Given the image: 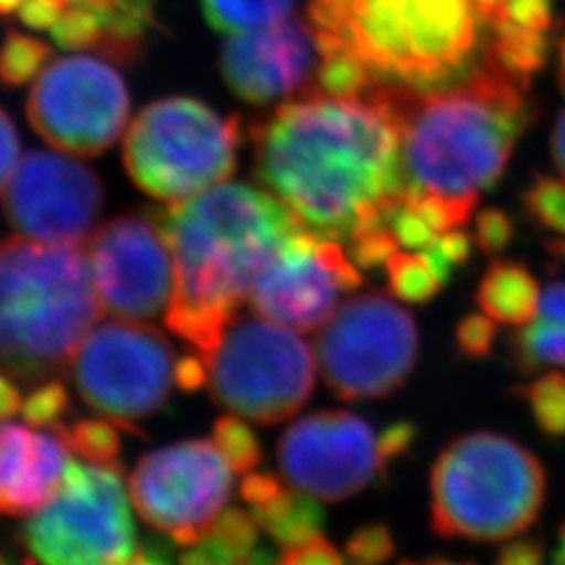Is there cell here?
I'll use <instances>...</instances> for the list:
<instances>
[{
	"mask_svg": "<svg viewBox=\"0 0 565 565\" xmlns=\"http://www.w3.org/2000/svg\"><path fill=\"white\" fill-rule=\"evenodd\" d=\"M254 172L306 231L352 242L390 226L404 202L401 132L371 95L317 90L281 103L254 124Z\"/></svg>",
	"mask_w": 565,
	"mask_h": 565,
	"instance_id": "1",
	"label": "cell"
},
{
	"mask_svg": "<svg viewBox=\"0 0 565 565\" xmlns=\"http://www.w3.org/2000/svg\"><path fill=\"white\" fill-rule=\"evenodd\" d=\"M527 90L486 57L436 88L375 82L366 95L384 105L401 132L404 198H440L473 212L534 121Z\"/></svg>",
	"mask_w": 565,
	"mask_h": 565,
	"instance_id": "2",
	"label": "cell"
},
{
	"mask_svg": "<svg viewBox=\"0 0 565 565\" xmlns=\"http://www.w3.org/2000/svg\"><path fill=\"white\" fill-rule=\"evenodd\" d=\"M174 256L168 327L205 359L289 235L303 228L266 189L221 182L153 212Z\"/></svg>",
	"mask_w": 565,
	"mask_h": 565,
	"instance_id": "3",
	"label": "cell"
},
{
	"mask_svg": "<svg viewBox=\"0 0 565 565\" xmlns=\"http://www.w3.org/2000/svg\"><path fill=\"white\" fill-rule=\"evenodd\" d=\"M102 312L81 245L0 243V373L32 390L60 380Z\"/></svg>",
	"mask_w": 565,
	"mask_h": 565,
	"instance_id": "4",
	"label": "cell"
},
{
	"mask_svg": "<svg viewBox=\"0 0 565 565\" xmlns=\"http://www.w3.org/2000/svg\"><path fill=\"white\" fill-rule=\"evenodd\" d=\"M431 530L443 539L499 543L524 534L545 503L541 461L492 431L452 440L431 478Z\"/></svg>",
	"mask_w": 565,
	"mask_h": 565,
	"instance_id": "5",
	"label": "cell"
},
{
	"mask_svg": "<svg viewBox=\"0 0 565 565\" xmlns=\"http://www.w3.org/2000/svg\"><path fill=\"white\" fill-rule=\"evenodd\" d=\"M342 39L382 81L436 88L476 65L478 18L471 0H354Z\"/></svg>",
	"mask_w": 565,
	"mask_h": 565,
	"instance_id": "6",
	"label": "cell"
},
{
	"mask_svg": "<svg viewBox=\"0 0 565 565\" xmlns=\"http://www.w3.org/2000/svg\"><path fill=\"white\" fill-rule=\"evenodd\" d=\"M242 120L223 118L191 97L147 105L124 141V163L135 184L162 202H182L228 181L237 166Z\"/></svg>",
	"mask_w": 565,
	"mask_h": 565,
	"instance_id": "7",
	"label": "cell"
},
{
	"mask_svg": "<svg viewBox=\"0 0 565 565\" xmlns=\"http://www.w3.org/2000/svg\"><path fill=\"white\" fill-rule=\"evenodd\" d=\"M202 361L214 401L254 424L289 419L315 390V350L263 315H235Z\"/></svg>",
	"mask_w": 565,
	"mask_h": 565,
	"instance_id": "8",
	"label": "cell"
},
{
	"mask_svg": "<svg viewBox=\"0 0 565 565\" xmlns=\"http://www.w3.org/2000/svg\"><path fill=\"white\" fill-rule=\"evenodd\" d=\"M21 541L42 564H141L120 465L72 459L55 497L23 525Z\"/></svg>",
	"mask_w": 565,
	"mask_h": 565,
	"instance_id": "9",
	"label": "cell"
},
{
	"mask_svg": "<svg viewBox=\"0 0 565 565\" xmlns=\"http://www.w3.org/2000/svg\"><path fill=\"white\" fill-rule=\"evenodd\" d=\"M315 356L324 384L343 401H375L413 373L419 333L413 317L384 291L352 296L317 331Z\"/></svg>",
	"mask_w": 565,
	"mask_h": 565,
	"instance_id": "10",
	"label": "cell"
},
{
	"mask_svg": "<svg viewBox=\"0 0 565 565\" xmlns=\"http://www.w3.org/2000/svg\"><path fill=\"white\" fill-rule=\"evenodd\" d=\"M70 371L84 403L126 429L153 415L179 382V361L162 331L121 319L95 324Z\"/></svg>",
	"mask_w": 565,
	"mask_h": 565,
	"instance_id": "11",
	"label": "cell"
},
{
	"mask_svg": "<svg viewBox=\"0 0 565 565\" xmlns=\"http://www.w3.org/2000/svg\"><path fill=\"white\" fill-rule=\"evenodd\" d=\"M130 111L126 82L107 61H51L28 97V120L44 141L72 156H99L120 139Z\"/></svg>",
	"mask_w": 565,
	"mask_h": 565,
	"instance_id": "12",
	"label": "cell"
},
{
	"mask_svg": "<svg viewBox=\"0 0 565 565\" xmlns=\"http://www.w3.org/2000/svg\"><path fill=\"white\" fill-rule=\"evenodd\" d=\"M233 465L214 440H189L145 455L130 476L142 520L177 548L193 545L231 499Z\"/></svg>",
	"mask_w": 565,
	"mask_h": 565,
	"instance_id": "13",
	"label": "cell"
},
{
	"mask_svg": "<svg viewBox=\"0 0 565 565\" xmlns=\"http://www.w3.org/2000/svg\"><path fill=\"white\" fill-rule=\"evenodd\" d=\"M86 260L103 312L121 321H151L168 312L177 270L170 243L153 214H126L95 228Z\"/></svg>",
	"mask_w": 565,
	"mask_h": 565,
	"instance_id": "14",
	"label": "cell"
},
{
	"mask_svg": "<svg viewBox=\"0 0 565 565\" xmlns=\"http://www.w3.org/2000/svg\"><path fill=\"white\" fill-rule=\"evenodd\" d=\"M359 266L340 242L300 228L264 266L252 289V308L298 333L319 331L345 291L361 287Z\"/></svg>",
	"mask_w": 565,
	"mask_h": 565,
	"instance_id": "15",
	"label": "cell"
},
{
	"mask_svg": "<svg viewBox=\"0 0 565 565\" xmlns=\"http://www.w3.org/2000/svg\"><path fill=\"white\" fill-rule=\"evenodd\" d=\"M103 198L99 177L81 160L32 151L4 189V212L21 237L82 247L97 228Z\"/></svg>",
	"mask_w": 565,
	"mask_h": 565,
	"instance_id": "16",
	"label": "cell"
},
{
	"mask_svg": "<svg viewBox=\"0 0 565 565\" xmlns=\"http://www.w3.org/2000/svg\"><path fill=\"white\" fill-rule=\"evenodd\" d=\"M277 455L287 484L327 503L345 501L382 478L373 429L348 411L298 419L282 434Z\"/></svg>",
	"mask_w": 565,
	"mask_h": 565,
	"instance_id": "17",
	"label": "cell"
},
{
	"mask_svg": "<svg viewBox=\"0 0 565 565\" xmlns=\"http://www.w3.org/2000/svg\"><path fill=\"white\" fill-rule=\"evenodd\" d=\"M319 46L310 21L285 18L254 32L233 34L221 53L228 88L252 105L296 99L315 88Z\"/></svg>",
	"mask_w": 565,
	"mask_h": 565,
	"instance_id": "18",
	"label": "cell"
},
{
	"mask_svg": "<svg viewBox=\"0 0 565 565\" xmlns=\"http://www.w3.org/2000/svg\"><path fill=\"white\" fill-rule=\"evenodd\" d=\"M72 448L57 429L0 422V515H34L60 490Z\"/></svg>",
	"mask_w": 565,
	"mask_h": 565,
	"instance_id": "19",
	"label": "cell"
},
{
	"mask_svg": "<svg viewBox=\"0 0 565 565\" xmlns=\"http://www.w3.org/2000/svg\"><path fill=\"white\" fill-rule=\"evenodd\" d=\"M243 501L252 515L281 548L300 545L323 530V509L302 490L285 488L270 473H249L242 484Z\"/></svg>",
	"mask_w": 565,
	"mask_h": 565,
	"instance_id": "20",
	"label": "cell"
},
{
	"mask_svg": "<svg viewBox=\"0 0 565 565\" xmlns=\"http://www.w3.org/2000/svg\"><path fill=\"white\" fill-rule=\"evenodd\" d=\"M260 525L252 513L223 511L202 536L182 548V564H268L275 557L260 545Z\"/></svg>",
	"mask_w": 565,
	"mask_h": 565,
	"instance_id": "21",
	"label": "cell"
},
{
	"mask_svg": "<svg viewBox=\"0 0 565 565\" xmlns=\"http://www.w3.org/2000/svg\"><path fill=\"white\" fill-rule=\"evenodd\" d=\"M513 364L532 373L548 364L565 369V282H551L543 291L536 317L509 340Z\"/></svg>",
	"mask_w": 565,
	"mask_h": 565,
	"instance_id": "22",
	"label": "cell"
},
{
	"mask_svg": "<svg viewBox=\"0 0 565 565\" xmlns=\"http://www.w3.org/2000/svg\"><path fill=\"white\" fill-rule=\"evenodd\" d=\"M541 289L524 264L499 260L490 264L478 287V306L497 323L527 324L541 308Z\"/></svg>",
	"mask_w": 565,
	"mask_h": 565,
	"instance_id": "23",
	"label": "cell"
},
{
	"mask_svg": "<svg viewBox=\"0 0 565 565\" xmlns=\"http://www.w3.org/2000/svg\"><path fill=\"white\" fill-rule=\"evenodd\" d=\"M492 39L486 42L482 57L501 67L513 81L532 86V76L545 70L551 55V41L546 32L527 30L509 20L492 21Z\"/></svg>",
	"mask_w": 565,
	"mask_h": 565,
	"instance_id": "24",
	"label": "cell"
},
{
	"mask_svg": "<svg viewBox=\"0 0 565 565\" xmlns=\"http://www.w3.org/2000/svg\"><path fill=\"white\" fill-rule=\"evenodd\" d=\"M200 4L212 30L233 36L285 20L294 11L296 0H200Z\"/></svg>",
	"mask_w": 565,
	"mask_h": 565,
	"instance_id": "25",
	"label": "cell"
},
{
	"mask_svg": "<svg viewBox=\"0 0 565 565\" xmlns=\"http://www.w3.org/2000/svg\"><path fill=\"white\" fill-rule=\"evenodd\" d=\"M387 285L390 294L398 300L411 303H425L434 300L445 282L436 275L434 266L425 258L424 252L403 254L396 252L387 263Z\"/></svg>",
	"mask_w": 565,
	"mask_h": 565,
	"instance_id": "26",
	"label": "cell"
},
{
	"mask_svg": "<svg viewBox=\"0 0 565 565\" xmlns=\"http://www.w3.org/2000/svg\"><path fill=\"white\" fill-rule=\"evenodd\" d=\"M51 60L53 46L11 30L0 46V81L7 86H23L36 81Z\"/></svg>",
	"mask_w": 565,
	"mask_h": 565,
	"instance_id": "27",
	"label": "cell"
},
{
	"mask_svg": "<svg viewBox=\"0 0 565 565\" xmlns=\"http://www.w3.org/2000/svg\"><path fill=\"white\" fill-rule=\"evenodd\" d=\"M534 422L551 438L565 436V373L548 371L520 387Z\"/></svg>",
	"mask_w": 565,
	"mask_h": 565,
	"instance_id": "28",
	"label": "cell"
},
{
	"mask_svg": "<svg viewBox=\"0 0 565 565\" xmlns=\"http://www.w3.org/2000/svg\"><path fill=\"white\" fill-rule=\"evenodd\" d=\"M111 424L93 419L74 425L60 424L53 429L60 431L72 452H78L82 459L90 463H118L116 459L120 452V436Z\"/></svg>",
	"mask_w": 565,
	"mask_h": 565,
	"instance_id": "29",
	"label": "cell"
},
{
	"mask_svg": "<svg viewBox=\"0 0 565 565\" xmlns=\"http://www.w3.org/2000/svg\"><path fill=\"white\" fill-rule=\"evenodd\" d=\"M522 203L532 223L565 235V181L539 174L525 189Z\"/></svg>",
	"mask_w": 565,
	"mask_h": 565,
	"instance_id": "30",
	"label": "cell"
},
{
	"mask_svg": "<svg viewBox=\"0 0 565 565\" xmlns=\"http://www.w3.org/2000/svg\"><path fill=\"white\" fill-rule=\"evenodd\" d=\"M224 457L237 473H249L263 459L260 443L256 434L237 417H221L214 425V438Z\"/></svg>",
	"mask_w": 565,
	"mask_h": 565,
	"instance_id": "31",
	"label": "cell"
},
{
	"mask_svg": "<svg viewBox=\"0 0 565 565\" xmlns=\"http://www.w3.org/2000/svg\"><path fill=\"white\" fill-rule=\"evenodd\" d=\"M70 411V396L60 380L46 382L32 390V394L23 403V419L30 425L53 429L63 424V417Z\"/></svg>",
	"mask_w": 565,
	"mask_h": 565,
	"instance_id": "32",
	"label": "cell"
},
{
	"mask_svg": "<svg viewBox=\"0 0 565 565\" xmlns=\"http://www.w3.org/2000/svg\"><path fill=\"white\" fill-rule=\"evenodd\" d=\"M348 559L354 564L373 565L384 564L394 553V539L392 532L382 524H369L359 527L348 545H345Z\"/></svg>",
	"mask_w": 565,
	"mask_h": 565,
	"instance_id": "33",
	"label": "cell"
},
{
	"mask_svg": "<svg viewBox=\"0 0 565 565\" xmlns=\"http://www.w3.org/2000/svg\"><path fill=\"white\" fill-rule=\"evenodd\" d=\"M401 243L390 226L366 231L350 242V258L359 268H380L398 252Z\"/></svg>",
	"mask_w": 565,
	"mask_h": 565,
	"instance_id": "34",
	"label": "cell"
},
{
	"mask_svg": "<svg viewBox=\"0 0 565 565\" xmlns=\"http://www.w3.org/2000/svg\"><path fill=\"white\" fill-rule=\"evenodd\" d=\"M513 237H515V223L503 210L490 207V210H482L476 216L473 239L488 256L501 254L511 245Z\"/></svg>",
	"mask_w": 565,
	"mask_h": 565,
	"instance_id": "35",
	"label": "cell"
},
{
	"mask_svg": "<svg viewBox=\"0 0 565 565\" xmlns=\"http://www.w3.org/2000/svg\"><path fill=\"white\" fill-rule=\"evenodd\" d=\"M390 228L403 247L415 249V252H422L425 247H429L438 237V233L429 226L424 216L406 202L401 203L392 212Z\"/></svg>",
	"mask_w": 565,
	"mask_h": 565,
	"instance_id": "36",
	"label": "cell"
},
{
	"mask_svg": "<svg viewBox=\"0 0 565 565\" xmlns=\"http://www.w3.org/2000/svg\"><path fill=\"white\" fill-rule=\"evenodd\" d=\"M497 340V321L488 315H469L457 324V348L469 359H484Z\"/></svg>",
	"mask_w": 565,
	"mask_h": 565,
	"instance_id": "37",
	"label": "cell"
},
{
	"mask_svg": "<svg viewBox=\"0 0 565 565\" xmlns=\"http://www.w3.org/2000/svg\"><path fill=\"white\" fill-rule=\"evenodd\" d=\"M509 20L536 32H551L555 25V2L553 0H507L503 11L494 20Z\"/></svg>",
	"mask_w": 565,
	"mask_h": 565,
	"instance_id": "38",
	"label": "cell"
},
{
	"mask_svg": "<svg viewBox=\"0 0 565 565\" xmlns=\"http://www.w3.org/2000/svg\"><path fill=\"white\" fill-rule=\"evenodd\" d=\"M279 562L287 565H338L343 564V557L340 555V551L324 539L323 534H319L315 539L303 541L300 545L282 548Z\"/></svg>",
	"mask_w": 565,
	"mask_h": 565,
	"instance_id": "39",
	"label": "cell"
},
{
	"mask_svg": "<svg viewBox=\"0 0 565 565\" xmlns=\"http://www.w3.org/2000/svg\"><path fill=\"white\" fill-rule=\"evenodd\" d=\"M417 427L408 422L390 425L384 434L377 438V450H380V467H382V480H385L387 467L406 455V450L415 445Z\"/></svg>",
	"mask_w": 565,
	"mask_h": 565,
	"instance_id": "40",
	"label": "cell"
},
{
	"mask_svg": "<svg viewBox=\"0 0 565 565\" xmlns=\"http://www.w3.org/2000/svg\"><path fill=\"white\" fill-rule=\"evenodd\" d=\"M20 156V139L18 130L4 109H0V193L11 181Z\"/></svg>",
	"mask_w": 565,
	"mask_h": 565,
	"instance_id": "41",
	"label": "cell"
},
{
	"mask_svg": "<svg viewBox=\"0 0 565 565\" xmlns=\"http://www.w3.org/2000/svg\"><path fill=\"white\" fill-rule=\"evenodd\" d=\"M543 541L539 539H518L499 548L497 562L501 565H536L543 559Z\"/></svg>",
	"mask_w": 565,
	"mask_h": 565,
	"instance_id": "42",
	"label": "cell"
},
{
	"mask_svg": "<svg viewBox=\"0 0 565 565\" xmlns=\"http://www.w3.org/2000/svg\"><path fill=\"white\" fill-rule=\"evenodd\" d=\"M23 403L25 398L21 394V385L0 373V422L21 415Z\"/></svg>",
	"mask_w": 565,
	"mask_h": 565,
	"instance_id": "43",
	"label": "cell"
},
{
	"mask_svg": "<svg viewBox=\"0 0 565 565\" xmlns=\"http://www.w3.org/2000/svg\"><path fill=\"white\" fill-rule=\"evenodd\" d=\"M551 156H553V162L557 166V170L562 172V177L565 179V107L557 121H555V128H553V135H551Z\"/></svg>",
	"mask_w": 565,
	"mask_h": 565,
	"instance_id": "44",
	"label": "cell"
},
{
	"mask_svg": "<svg viewBox=\"0 0 565 565\" xmlns=\"http://www.w3.org/2000/svg\"><path fill=\"white\" fill-rule=\"evenodd\" d=\"M507 0H471V7H473V13L480 23L490 25L494 18L503 11Z\"/></svg>",
	"mask_w": 565,
	"mask_h": 565,
	"instance_id": "45",
	"label": "cell"
},
{
	"mask_svg": "<svg viewBox=\"0 0 565 565\" xmlns=\"http://www.w3.org/2000/svg\"><path fill=\"white\" fill-rule=\"evenodd\" d=\"M25 0H0V18H9L20 13L21 4Z\"/></svg>",
	"mask_w": 565,
	"mask_h": 565,
	"instance_id": "46",
	"label": "cell"
},
{
	"mask_svg": "<svg viewBox=\"0 0 565 565\" xmlns=\"http://www.w3.org/2000/svg\"><path fill=\"white\" fill-rule=\"evenodd\" d=\"M553 562L565 565V522L559 527V543H557L555 551H553Z\"/></svg>",
	"mask_w": 565,
	"mask_h": 565,
	"instance_id": "47",
	"label": "cell"
},
{
	"mask_svg": "<svg viewBox=\"0 0 565 565\" xmlns=\"http://www.w3.org/2000/svg\"><path fill=\"white\" fill-rule=\"evenodd\" d=\"M559 88L565 95V36L559 42Z\"/></svg>",
	"mask_w": 565,
	"mask_h": 565,
	"instance_id": "48",
	"label": "cell"
}]
</instances>
